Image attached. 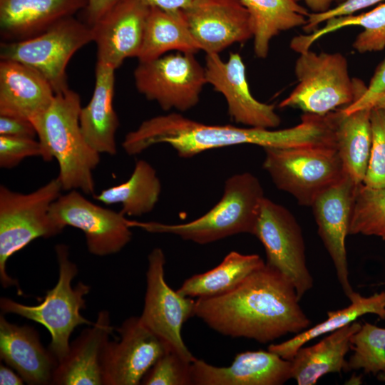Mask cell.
I'll return each instance as SVG.
<instances>
[{"mask_svg":"<svg viewBox=\"0 0 385 385\" xmlns=\"http://www.w3.org/2000/svg\"><path fill=\"white\" fill-rule=\"evenodd\" d=\"M292 283L265 264L230 292L197 298L195 316L215 332L265 344L310 327Z\"/></svg>","mask_w":385,"mask_h":385,"instance_id":"obj_1","label":"cell"},{"mask_svg":"<svg viewBox=\"0 0 385 385\" xmlns=\"http://www.w3.org/2000/svg\"><path fill=\"white\" fill-rule=\"evenodd\" d=\"M283 139L280 130L207 125L180 113H170L142 122L126 134L122 146L127 154L135 155L154 145L166 143L179 157L190 158L209 150L242 144L279 148Z\"/></svg>","mask_w":385,"mask_h":385,"instance_id":"obj_2","label":"cell"},{"mask_svg":"<svg viewBox=\"0 0 385 385\" xmlns=\"http://www.w3.org/2000/svg\"><path fill=\"white\" fill-rule=\"evenodd\" d=\"M81 98L74 91L56 93L48 109L32 121L43 155L58 165L59 180L63 190H81L95 193L93 171L100 162V153L93 149L82 133L79 115Z\"/></svg>","mask_w":385,"mask_h":385,"instance_id":"obj_3","label":"cell"},{"mask_svg":"<svg viewBox=\"0 0 385 385\" xmlns=\"http://www.w3.org/2000/svg\"><path fill=\"white\" fill-rule=\"evenodd\" d=\"M264 198L262 186L255 175L247 172L235 174L225 180L220 201L194 220L180 224L130 220V225L206 245L237 234L254 235Z\"/></svg>","mask_w":385,"mask_h":385,"instance_id":"obj_4","label":"cell"},{"mask_svg":"<svg viewBox=\"0 0 385 385\" xmlns=\"http://www.w3.org/2000/svg\"><path fill=\"white\" fill-rule=\"evenodd\" d=\"M55 252L58 278L56 285L48 290L43 300L37 305H26L1 297L0 308L2 314H16L44 326L51 337L48 349L59 363L69 352V338L73 330L80 325L93 323L81 314V310L86 308L85 297L91 287L83 282L72 287L78 267L70 260L66 245H56Z\"/></svg>","mask_w":385,"mask_h":385,"instance_id":"obj_5","label":"cell"},{"mask_svg":"<svg viewBox=\"0 0 385 385\" xmlns=\"http://www.w3.org/2000/svg\"><path fill=\"white\" fill-rule=\"evenodd\" d=\"M294 73L298 83L279 107L296 108L305 113L325 115L338 107H346L367 87L360 79L350 77L347 59L337 52L303 51L295 62Z\"/></svg>","mask_w":385,"mask_h":385,"instance_id":"obj_6","label":"cell"},{"mask_svg":"<svg viewBox=\"0 0 385 385\" xmlns=\"http://www.w3.org/2000/svg\"><path fill=\"white\" fill-rule=\"evenodd\" d=\"M61 190L58 178L29 193L0 186V281L3 287H16L21 294L19 283L6 270L7 261L33 240L62 232L50 215L51 205Z\"/></svg>","mask_w":385,"mask_h":385,"instance_id":"obj_7","label":"cell"},{"mask_svg":"<svg viewBox=\"0 0 385 385\" xmlns=\"http://www.w3.org/2000/svg\"><path fill=\"white\" fill-rule=\"evenodd\" d=\"M263 168L275 186L311 207L346 174L336 147L265 148Z\"/></svg>","mask_w":385,"mask_h":385,"instance_id":"obj_8","label":"cell"},{"mask_svg":"<svg viewBox=\"0 0 385 385\" xmlns=\"http://www.w3.org/2000/svg\"><path fill=\"white\" fill-rule=\"evenodd\" d=\"M93 41L91 26L74 16L63 19L34 37L1 43V60L28 66L40 73L55 93L68 88L66 67L80 48Z\"/></svg>","mask_w":385,"mask_h":385,"instance_id":"obj_9","label":"cell"},{"mask_svg":"<svg viewBox=\"0 0 385 385\" xmlns=\"http://www.w3.org/2000/svg\"><path fill=\"white\" fill-rule=\"evenodd\" d=\"M137 90L164 111L184 112L195 107L207 83L205 67L195 54L178 52L139 61L133 72Z\"/></svg>","mask_w":385,"mask_h":385,"instance_id":"obj_10","label":"cell"},{"mask_svg":"<svg viewBox=\"0 0 385 385\" xmlns=\"http://www.w3.org/2000/svg\"><path fill=\"white\" fill-rule=\"evenodd\" d=\"M253 235L265 248V264L292 283L300 300L312 289L314 280L307 265L302 230L295 217L265 197Z\"/></svg>","mask_w":385,"mask_h":385,"instance_id":"obj_11","label":"cell"},{"mask_svg":"<svg viewBox=\"0 0 385 385\" xmlns=\"http://www.w3.org/2000/svg\"><path fill=\"white\" fill-rule=\"evenodd\" d=\"M165 256L155 247L148 256L146 289L141 322L173 351L192 362L195 357L182 337V327L195 316V300L173 290L165 278Z\"/></svg>","mask_w":385,"mask_h":385,"instance_id":"obj_12","label":"cell"},{"mask_svg":"<svg viewBox=\"0 0 385 385\" xmlns=\"http://www.w3.org/2000/svg\"><path fill=\"white\" fill-rule=\"evenodd\" d=\"M50 215L62 230H81L88 252L96 256L115 254L132 238L130 220L124 215L92 202L76 190L61 195L52 203Z\"/></svg>","mask_w":385,"mask_h":385,"instance_id":"obj_13","label":"cell"},{"mask_svg":"<svg viewBox=\"0 0 385 385\" xmlns=\"http://www.w3.org/2000/svg\"><path fill=\"white\" fill-rule=\"evenodd\" d=\"M117 331L118 339L109 341L103 354V385L140 384L155 361L171 348L139 317L126 319Z\"/></svg>","mask_w":385,"mask_h":385,"instance_id":"obj_14","label":"cell"},{"mask_svg":"<svg viewBox=\"0 0 385 385\" xmlns=\"http://www.w3.org/2000/svg\"><path fill=\"white\" fill-rule=\"evenodd\" d=\"M207 83L224 96L230 116L248 127L272 129L281 119L274 106L255 99L250 90L245 63L238 53H230L223 61L219 53H206Z\"/></svg>","mask_w":385,"mask_h":385,"instance_id":"obj_15","label":"cell"},{"mask_svg":"<svg viewBox=\"0 0 385 385\" xmlns=\"http://www.w3.org/2000/svg\"><path fill=\"white\" fill-rule=\"evenodd\" d=\"M359 185L347 175L319 195L312 205L318 234L334 266L338 281L351 301L356 294L349 282L345 240Z\"/></svg>","mask_w":385,"mask_h":385,"instance_id":"obj_16","label":"cell"},{"mask_svg":"<svg viewBox=\"0 0 385 385\" xmlns=\"http://www.w3.org/2000/svg\"><path fill=\"white\" fill-rule=\"evenodd\" d=\"M183 11L192 36L206 53H219L252 38L250 15L240 0H195Z\"/></svg>","mask_w":385,"mask_h":385,"instance_id":"obj_17","label":"cell"},{"mask_svg":"<svg viewBox=\"0 0 385 385\" xmlns=\"http://www.w3.org/2000/svg\"><path fill=\"white\" fill-rule=\"evenodd\" d=\"M149 9L141 0H117L91 26L97 61L117 69L126 58H137Z\"/></svg>","mask_w":385,"mask_h":385,"instance_id":"obj_18","label":"cell"},{"mask_svg":"<svg viewBox=\"0 0 385 385\" xmlns=\"http://www.w3.org/2000/svg\"><path fill=\"white\" fill-rule=\"evenodd\" d=\"M291 360L268 349L240 353L227 366L196 358L191 363L195 385H280L291 379Z\"/></svg>","mask_w":385,"mask_h":385,"instance_id":"obj_19","label":"cell"},{"mask_svg":"<svg viewBox=\"0 0 385 385\" xmlns=\"http://www.w3.org/2000/svg\"><path fill=\"white\" fill-rule=\"evenodd\" d=\"M0 356L30 385L52 384L58 361L43 347L31 327L17 325L0 315Z\"/></svg>","mask_w":385,"mask_h":385,"instance_id":"obj_20","label":"cell"},{"mask_svg":"<svg viewBox=\"0 0 385 385\" xmlns=\"http://www.w3.org/2000/svg\"><path fill=\"white\" fill-rule=\"evenodd\" d=\"M55 95L49 82L34 68L14 61H0V115L32 123L48 109Z\"/></svg>","mask_w":385,"mask_h":385,"instance_id":"obj_21","label":"cell"},{"mask_svg":"<svg viewBox=\"0 0 385 385\" xmlns=\"http://www.w3.org/2000/svg\"><path fill=\"white\" fill-rule=\"evenodd\" d=\"M113 331L109 312H98L91 327L70 344L68 355L54 371L52 384L103 385V354Z\"/></svg>","mask_w":385,"mask_h":385,"instance_id":"obj_22","label":"cell"},{"mask_svg":"<svg viewBox=\"0 0 385 385\" xmlns=\"http://www.w3.org/2000/svg\"><path fill=\"white\" fill-rule=\"evenodd\" d=\"M88 0H0V33L6 41L37 36L86 9Z\"/></svg>","mask_w":385,"mask_h":385,"instance_id":"obj_23","label":"cell"},{"mask_svg":"<svg viewBox=\"0 0 385 385\" xmlns=\"http://www.w3.org/2000/svg\"><path fill=\"white\" fill-rule=\"evenodd\" d=\"M115 71L97 61L95 86L88 103L81 107L79 122L87 143L98 153L115 155V133L119 125L113 108Z\"/></svg>","mask_w":385,"mask_h":385,"instance_id":"obj_24","label":"cell"},{"mask_svg":"<svg viewBox=\"0 0 385 385\" xmlns=\"http://www.w3.org/2000/svg\"><path fill=\"white\" fill-rule=\"evenodd\" d=\"M361 326L353 322L331 332L314 345L299 348L291 360V379L298 385H314L327 374L344 371L351 337Z\"/></svg>","mask_w":385,"mask_h":385,"instance_id":"obj_25","label":"cell"},{"mask_svg":"<svg viewBox=\"0 0 385 385\" xmlns=\"http://www.w3.org/2000/svg\"><path fill=\"white\" fill-rule=\"evenodd\" d=\"M371 108L350 113H346L342 108L335 111L337 149L346 175L356 185L363 183L370 158Z\"/></svg>","mask_w":385,"mask_h":385,"instance_id":"obj_26","label":"cell"},{"mask_svg":"<svg viewBox=\"0 0 385 385\" xmlns=\"http://www.w3.org/2000/svg\"><path fill=\"white\" fill-rule=\"evenodd\" d=\"M170 51L195 54L201 48L190 32L183 10L166 11L150 6L137 58L148 61Z\"/></svg>","mask_w":385,"mask_h":385,"instance_id":"obj_27","label":"cell"},{"mask_svg":"<svg viewBox=\"0 0 385 385\" xmlns=\"http://www.w3.org/2000/svg\"><path fill=\"white\" fill-rule=\"evenodd\" d=\"M250 19L254 52L265 58L271 40L282 31L304 26L310 13L295 0H240Z\"/></svg>","mask_w":385,"mask_h":385,"instance_id":"obj_28","label":"cell"},{"mask_svg":"<svg viewBox=\"0 0 385 385\" xmlns=\"http://www.w3.org/2000/svg\"><path fill=\"white\" fill-rule=\"evenodd\" d=\"M265 264L258 255L232 251L212 270L185 279L177 291L184 297L197 299L221 295L233 289Z\"/></svg>","mask_w":385,"mask_h":385,"instance_id":"obj_29","label":"cell"},{"mask_svg":"<svg viewBox=\"0 0 385 385\" xmlns=\"http://www.w3.org/2000/svg\"><path fill=\"white\" fill-rule=\"evenodd\" d=\"M161 183L155 168L139 160L126 181L104 189L94 198L106 205L120 204L125 216H141L151 212L158 202Z\"/></svg>","mask_w":385,"mask_h":385,"instance_id":"obj_30","label":"cell"},{"mask_svg":"<svg viewBox=\"0 0 385 385\" xmlns=\"http://www.w3.org/2000/svg\"><path fill=\"white\" fill-rule=\"evenodd\" d=\"M350 302L345 308L328 312V317L324 321L309 327L287 341L271 344L267 349L285 359L292 360L297 351L306 343L344 327L362 315L373 314L385 319V291L369 297L356 293Z\"/></svg>","mask_w":385,"mask_h":385,"instance_id":"obj_31","label":"cell"},{"mask_svg":"<svg viewBox=\"0 0 385 385\" xmlns=\"http://www.w3.org/2000/svg\"><path fill=\"white\" fill-rule=\"evenodd\" d=\"M349 26H359L364 30L353 42V48L359 53L380 51L385 48V2L372 10L358 15H346L326 21V25L306 35L294 37L290 48L300 53L310 48L319 38L329 33Z\"/></svg>","mask_w":385,"mask_h":385,"instance_id":"obj_32","label":"cell"},{"mask_svg":"<svg viewBox=\"0 0 385 385\" xmlns=\"http://www.w3.org/2000/svg\"><path fill=\"white\" fill-rule=\"evenodd\" d=\"M376 236L385 240V187L358 186L352 205L349 235Z\"/></svg>","mask_w":385,"mask_h":385,"instance_id":"obj_33","label":"cell"},{"mask_svg":"<svg viewBox=\"0 0 385 385\" xmlns=\"http://www.w3.org/2000/svg\"><path fill=\"white\" fill-rule=\"evenodd\" d=\"M353 354L345 371L362 369L365 374L385 373V328L365 322L351 337Z\"/></svg>","mask_w":385,"mask_h":385,"instance_id":"obj_34","label":"cell"},{"mask_svg":"<svg viewBox=\"0 0 385 385\" xmlns=\"http://www.w3.org/2000/svg\"><path fill=\"white\" fill-rule=\"evenodd\" d=\"M191 363L173 349H169L148 371L140 384H192Z\"/></svg>","mask_w":385,"mask_h":385,"instance_id":"obj_35","label":"cell"},{"mask_svg":"<svg viewBox=\"0 0 385 385\" xmlns=\"http://www.w3.org/2000/svg\"><path fill=\"white\" fill-rule=\"evenodd\" d=\"M371 148L363 184L372 188L385 187V108L371 111Z\"/></svg>","mask_w":385,"mask_h":385,"instance_id":"obj_36","label":"cell"},{"mask_svg":"<svg viewBox=\"0 0 385 385\" xmlns=\"http://www.w3.org/2000/svg\"><path fill=\"white\" fill-rule=\"evenodd\" d=\"M40 142L31 138L0 135V167L11 169L32 156L43 158Z\"/></svg>","mask_w":385,"mask_h":385,"instance_id":"obj_37","label":"cell"},{"mask_svg":"<svg viewBox=\"0 0 385 385\" xmlns=\"http://www.w3.org/2000/svg\"><path fill=\"white\" fill-rule=\"evenodd\" d=\"M384 1L385 0H345L324 12L309 14L303 29L308 34L312 33L317 29L319 24L330 19L353 14L357 11Z\"/></svg>","mask_w":385,"mask_h":385,"instance_id":"obj_38","label":"cell"},{"mask_svg":"<svg viewBox=\"0 0 385 385\" xmlns=\"http://www.w3.org/2000/svg\"><path fill=\"white\" fill-rule=\"evenodd\" d=\"M385 93V58L376 69L363 95L351 105L342 108L346 113L372 108L376 101Z\"/></svg>","mask_w":385,"mask_h":385,"instance_id":"obj_39","label":"cell"},{"mask_svg":"<svg viewBox=\"0 0 385 385\" xmlns=\"http://www.w3.org/2000/svg\"><path fill=\"white\" fill-rule=\"evenodd\" d=\"M0 135L35 138L37 133L34 124L27 119L0 115Z\"/></svg>","mask_w":385,"mask_h":385,"instance_id":"obj_40","label":"cell"},{"mask_svg":"<svg viewBox=\"0 0 385 385\" xmlns=\"http://www.w3.org/2000/svg\"><path fill=\"white\" fill-rule=\"evenodd\" d=\"M117 0H88L86 8L88 24H94Z\"/></svg>","mask_w":385,"mask_h":385,"instance_id":"obj_41","label":"cell"},{"mask_svg":"<svg viewBox=\"0 0 385 385\" xmlns=\"http://www.w3.org/2000/svg\"><path fill=\"white\" fill-rule=\"evenodd\" d=\"M148 6H155L166 11L185 10L195 0H141Z\"/></svg>","mask_w":385,"mask_h":385,"instance_id":"obj_42","label":"cell"},{"mask_svg":"<svg viewBox=\"0 0 385 385\" xmlns=\"http://www.w3.org/2000/svg\"><path fill=\"white\" fill-rule=\"evenodd\" d=\"M12 369V368H11ZM11 369L1 364L0 366V384L1 385H22L24 380Z\"/></svg>","mask_w":385,"mask_h":385,"instance_id":"obj_43","label":"cell"},{"mask_svg":"<svg viewBox=\"0 0 385 385\" xmlns=\"http://www.w3.org/2000/svg\"><path fill=\"white\" fill-rule=\"evenodd\" d=\"M299 2L304 1L307 7L313 11V13H322L329 9L332 2L335 0H295Z\"/></svg>","mask_w":385,"mask_h":385,"instance_id":"obj_44","label":"cell"},{"mask_svg":"<svg viewBox=\"0 0 385 385\" xmlns=\"http://www.w3.org/2000/svg\"><path fill=\"white\" fill-rule=\"evenodd\" d=\"M372 108H385V93L376 101Z\"/></svg>","mask_w":385,"mask_h":385,"instance_id":"obj_45","label":"cell"},{"mask_svg":"<svg viewBox=\"0 0 385 385\" xmlns=\"http://www.w3.org/2000/svg\"><path fill=\"white\" fill-rule=\"evenodd\" d=\"M377 378L380 381H385V373L378 374Z\"/></svg>","mask_w":385,"mask_h":385,"instance_id":"obj_46","label":"cell"},{"mask_svg":"<svg viewBox=\"0 0 385 385\" xmlns=\"http://www.w3.org/2000/svg\"><path fill=\"white\" fill-rule=\"evenodd\" d=\"M345 0H335V1H337L338 4L339 3H342L343 1H344Z\"/></svg>","mask_w":385,"mask_h":385,"instance_id":"obj_47","label":"cell"}]
</instances>
